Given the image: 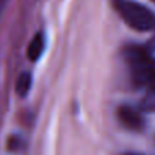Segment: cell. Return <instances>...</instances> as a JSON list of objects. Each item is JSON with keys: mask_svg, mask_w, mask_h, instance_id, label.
<instances>
[{"mask_svg": "<svg viewBox=\"0 0 155 155\" xmlns=\"http://www.w3.org/2000/svg\"><path fill=\"white\" fill-rule=\"evenodd\" d=\"M4 3H5V0H0V12H2V10H3V5H4Z\"/></svg>", "mask_w": 155, "mask_h": 155, "instance_id": "obj_8", "label": "cell"}, {"mask_svg": "<svg viewBox=\"0 0 155 155\" xmlns=\"http://www.w3.org/2000/svg\"><path fill=\"white\" fill-rule=\"evenodd\" d=\"M124 155H142V154H136V153H125Z\"/></svg>", "mask_w": 155, "mask_h": 155, "instance_id": "obj_9", "label": "cell"}, {"mask_svg": "<svg viewBox=\"0 0 155 155\" xmlns=\"http://www.w3.org/2000/svg\"><path fill=\"white\" fill-rule=\"evenodd\" d=\"M30 87H31V75L29 72H22L16 79V94L21 97H26L30 91Z\"/></svg>", "mask_w": 155, "mask_h": 155, "instance_id": "obj_6", "label": "cell"}, {"mask_svg": "<svg viewBox=\"0 0 155 155\" xmlns=\"http://www.w3.org/2000/svg\"><path fill=\"white\" fill-rule=\"evenodd\" d=\"M150 44H151V45H150L151 48L155 49V35H154V38H153V40H151V42H150Z\"/></svg>", "mask_w": 155, "mask_h": 155, "instance_id": "obj_7", "label": "cell"}, {"mask_svg": "<svg viewBox=\"0 0 155 155\" xmlns=\"http://www.w3.org/2000/svg\"><path fill=\"white\" fill-rule=\"evenodd\" d=\"M117 117L120 120V123L131 131H142L146 125L144 118H143L140 110L134 109L132 106H128V105H123V106L118 107Z\"/></svg>", "mask_w": 155, "mask_h": 155, "instance_id": "obj_3", "label": "cell"}, {"mask_svg": "<svg viewBox=\"0 0 155 155\" xmlns=\"http://www.w3.org/2000/svg\"><path fill=\"white\" fill-rule=\"evenodd\" d=\"M140 110L148 113H155V83L148 86L140 101Z\"/></svg>", "mask_w": 155, "mask_h": 155, "instance_id": "obj_5", "label": "cell"}, {"mask_svg": "<svg viewBox=\"0 0 155 155\" xmlns=\"http://www.w3.org/2000/svg\"><path fill=\"white\" fill-rule=\"evenodd\" d=\"M117 10L124 22L134 30L148 31L155 29V15L143 4L125 0L118 5Z\"/></svg>", "mask_w": 155, "mask_h": 155, "instance_id": "obj_2", "label": "cell"}, {"mask_svg": "<svg viewBox=\"0 0 155 155\" xmlns=\"http://www.w3.org/2000/svg\"><path fill=\"white\" fill-rule=\"evenodd\" d=\"M44 49H45V37H44L42 33H38V34L34 35V38H33L29 44L27 57H29L31 61H35V60L40 59Z\"/></svg>", "mask_w": 155, "mask_h": 155, "instance_id": "obj_4", "label": "cell"}, {"mask_svg": "<svg viewBox=\"0 0 155 155\" xmlns=\"http://www.w3.org/2000/svg\"><path fill=\"white\" fill-rule=\"evenodd\" d=\"M124 59L131 71V78L136 86H148L155 83V59L146 48L128 46L124 51Z\"/></svg>", "mask_w": 155, "mask_h": 155, "instance_id": "obj_1", "label": "cell"}, {"mask_svg": "<svg viewBox=\"0 0 155 155\" xmlns=\"http://www.w3.org/2000/svg\"><path fill=\"white\" fill-rule=\"evenodd\" d=\"M153 2H155V0H153Z\"/></svg>", "mask_w": 155, "mask_h": 155, "instance_id": "obj_10", "label": "cell"}]
</instances>
